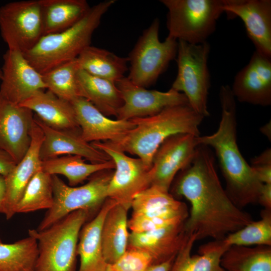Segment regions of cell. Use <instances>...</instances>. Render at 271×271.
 <instances>
[{
	"label": "cell",
	"instance_id": "484cf974",
	"mask_svg": "<svg viewBox=\"0 0 271 271\" xmlns=\"http://www.w3.org/2000/svg\"><path fill=\"white\" fill-rule=\"evenodd\" d=\"M128 209L116 203L107 213L104 219L101 240L103 256L107 264L115 262L128 246L127 212Z\"/></svg>",
	"mask_w": 271,
	"mask_h": 271
},
{
	"label": "cell",
	"instance_id": "4316f807",
	"mask_svg": "<svg viewBox=\"0 0 271 271\" xmlns=\"http://www.w3.org/2000/svg\"><path fill=\"white\" fill-rule=\"evenodd\" d=\"M43 36L63 31L74 25L90 7L85 0H39Z\"/></svg>",
	"mask_w": 271,
	"mask_h": 271
},
{
	"label": "cell",
	"instance_id": "2e32d148",
	"mask_svg": "<svg viewBox=\"0 0 271 271\" xmlns=\"http://www.w3.org/2000/svg\"><path fill=\"white\" fill-rule=\"evenodd\" d=\"M235 99L262 106L271 104V58L255 51L236 74L231 87Z\"/></svg>",
	"mask_w": 271,
	"mask_h": 271
},
{
	"label": "cell",
	"instance_id": "74e56055",
	"mask_svg": "<svg viewBox=\"0 0 271 271\" xmlns=\"http://www.w3.org/2000/svg\"><path fill=\"white\" fill-rule=\"evenodd\" d=\"M250 166L262 184H271L270 148L253 158Z\"/></svg>",
	"mask_w": 271,
	"mask_h": 271
},
{
	"label": "cell",
	"instance_id": "ab89813d",
	"mask_svg": "<svg viewBox=\"0 0 271 271\" xmlns=\"http://www.w3.org/2000/svg\"><path fill=\"white\" fill-rule=\"evenodd\" d=\"M257 203L264 209L271 210V184H263L259 192Z\"/></svg>",
	"mask_w": 271,
	"mask_h": 271
},
{
	"label": "cell",
	"instance_id": "b9f144b4",
	"mask_svg": "<svg viewBox=\"0 0 271 271\" xmlns=\"http://www.w3.org/2000/svg\"><path fill=\"white\" fill-rule=\"evenodd\" d=\"M6 186L5 179L0 176V213H4V203L6 196Z\"/></svg>",
	"mask_w": 271,
	"mask_h": 271
},
{
	"label": "cell",
	"instance_id": "f6af8a7d",
	"mask_svg": "<svg viewBox=\"0 0 271 271\" xmlns=\"http://www.w3.org/2000/svg\"><path fill=\"white\" fill-rule=\"evenodd\" d=\"M107 268V267H106ZM105 271H109L107 269V268L106 269V270Z\"/></svg>",
	"mask_w": 271,
	"mask_h": 271
},
{
	"label": "cell",
	"instance_id": "d6a6232c",
	"mask_svg": "<svg viewBox=\"0 0 271 271\" xmlns=\"http://www.w3.org/2000/svg\"><path fill=\"white\" fill-rule=\"evenodd\" d=\"M79 69L76 58L42 74L46 89L69 102L83 97L77 77Z\"/></svg>",
	"mask_w": 271,
	"mask_h": 271
},
{
	"label": "cell",
	"instance_id": "7c38bea8",
	"mask_svg": "<svg viewBox=\"0 0 271 271\" xmlns=\"http://www.w3.org/2000/svg\"><path fill=\"white\" fill-rule=\"evenodd\" d=\"M115 83L123 101L116 117L117 119L148 117L170 106L189 104L183 93L171 88L164 92L148 90L134 84L125 76Z\"/></svg>",
	"mask_w": 271,
	"mask_h": 271
},
{
	"label": "cell",
	"instance_id": "f35d334b",
	"mask_svg": "<svg viewBox=\"0 0 271 271\" xmlns=\"http://www.w3.org/2000/svg\"><path fill=\"white\" fill-rule=\"evenodd\" d=\"M17 163L7 151L0 149V176L6 178L14 170Z\"/></svg>",
	"mask_w": 271,
	"mask_h": 271
},
{
	"label": "cell",
	"instance_id": "8992f818",
	"mask_svg": "<svg viewBox=\"0 0 271 271\" xmlns=\"http://www.w3.org/2000/svg\"><path fill=\"white\" fill-rule=\"evenodd\" d=\"M168 10V35L191 44L207 41L224 13L223 0H161Z\"/></svg>",
	"mask_w": 271,
	"mask_h": 271
},
{
	"label": "cell",
	"instance_id": "8d00e7d4",
	"mask_svg": "<svg viewBox=\"0 0 271 271\" xmlns=\"http://www.w3.org/2000/svg\"><path fill=\"white\" fill-rule=\"evenodd\" d=\"M186 221L132 215L130 219L128 220V228L131 230V232L142 233L172 225L185 223Z\"/></svg>",
	"mask_w": 271,
	"mask_h": 271
},
{
	"label": "cell",
	"instance_id": "ee69618b",
	"mask_svg": "<svg viewBox=\"0 0 271 271\" xmlns=\"http://www.w3.org/2000/svg\"><path fill=\"white\" fill-rule=\"evenodd\" d=\"M2 77V68L0 67V80L1 79Z\"/></svg>",
	"mask_w": 271,
	"mask_h": 271
},
{
	"label": "cell",
	"instance_id": "83f0119b",
	"mask_svg": "<svg viewBox=\"0 0 271 271\" xmlns=\"http://www.w3.org/2000/svg\"><path fill=\"white\" fill-rule=\"evenodd\" d=\"M77 77L82 97L104 115L116 117L123 101L115 82L92 76L81 69Z\"/></svg>",
	"mask_w": 271,
	"mask_h": 271
},
{
	"label": "cell",
	"instance_id": "d6986e66",
	"mask_svg": "<svg viewBox=\"0 0 271 271\" xmlns=\"http://www.w3.org/2000/svg\"><path fill=\"white\" fill-rule=\"evenodd\" d=\"M71 102L75 110L81 137L88 143H116L135 126L131 119L114 120L108 118L85 98L79 97Z\"/></svg>",
	"mask_w": 271,
	"mask_h": 271
},
{
	"label": "cell",
	"instance_id": "d590c367",
	"mask_svg": "<svg viewBox=\"0 0 271 271\" xmlns=\"http://www.w3.org/2000/svg\"><path fill=\"white\" fill-rule=\"evenodd\" d=\"M154 264L151 256L141 249L128 247L114 263L107 264L109 271H145Z\"/></svg>",
	"mask_w": 271,
	"mask_h": 271
},
{
	"label": "cell",
	"instance_id": "d4e9b609",
	"mask_svg": "<svg viewBox=\"0 0 271 271\" xmlns=\"http://www.w3.org/2000/svg\"><path fill=\"white\" fill-rule=\"evenodd\" d=\"M197 240L195 234H189L177 252L170 271H224L220 265L221 258L229 247L223 239L202 245L198 254L191 251Z\"/></svg>",
	"mask_w": 271,
	"mask_h": 271
},
{
	"label": "cell",
	"instance_id": "e0dca14e",
	"mask_svg": "<svg viewBox=\"0 0 271 271\" xmlns=\"http://www.w3.org/2000/svg\"><path fill=\"white\" fill-rule=\"evenodd\" d=\"M33 112L0 97V149L8 152L17 164L31 143Z\"/></svg>",
	"mask_w": 271,
	"mask_h": 271
},
{
	"label": "cell",
	"instance_id": "52a82bcc",
	"mask_svg": "<svg viewBox=\"0 0 271 271\" xmlns=\"http://www.w3.org/2000/svg\"><path fill=\"white\" fill-rule=\"evenodd\" d=\"M113 172V169L98 171L79 187H71L57 175H51L53 204L36 229H46L73 211L82 209L92 213L101 207L108 198V187Z\"/></svg>",
	"mask_w": 271,
	"mask_h": 271
},
{
	"label": "cell",
	"instance_id": "e575fe53",
	"mask_svg": "<svg viewBox=\"0 0 271 271\" xmlns=\"http://www.w3.org/2000/svg\"><path fill=\"white\" fill-rule=\"evenodd\" d=\"M260 218L253 221L229 234L223 239L228 246L232 245L271 246V210L263 209Z\"/></svg>",
	"mask_w": 271,
	"mask_h": 271
},
{
	"label": "cell",
	"instance_id": "4fadbf2b",
	"mask_svg": "<svg viewBox=\"0 0 271 271\" xmlns=\"http://www.w3.org/2000/svg\"><path fill=\"white\" fill-rule=\"evenodd\" d=\"M197 138L192 134L177 133L162 143L153 158L151 186L169 191L176 175L192 161L199 145Z\"/></svg>",
	"mask_w": 271,
	"mask_h": 271
},
{
	"label": "cell",
	"instance_id": "7a4b0ae2",
	"mask_svg": "<svg viewBox=\"0 0 271 271\" xmlns=\"http://www.w3.org/2000/svg\"><path fill=\"white\" fill-rule=\"evenodd\" d=\"M221 117L217 130L199 136V145L212 147L218 158L226 183L225 191L239 208L257 203L263 185L241 154L237 142L236 104L230 87L219 91Z\"/></svg>",
	"mask_w": 271,
	"mask_h": 271
},
{
	"label": "cell",
	"instance_id": "5b68a950",
	"mask_svg": "<svg viewBox=\"0 0 271 271\" xmlns=\"http://www.w3.org/2000/svg\"><path fill=\"white\" fill-rule=\"evenodd\" d=\"M91 214L78 210L46 229L29 230V235L37 242L34 271H76L79 233Z\"/></svg>",
	"mask_w": 271,
	"mask_h": 271
},
{
	"label": "cell",
	"instance_id": "603a6c76",
	"mask_svg": "<svg viewBox=\"0 0 271 271\" xmlns=\"http://www.w3.org/2000/svg\"><path fill=\"white\" fill-rule=\"evenodd\" d=\"M117 202L107 198L96 216L82 227L79 236L77 253L80 257L78 271H105L101 244V232L105 217Z\"/></svg>",
	"mask_w": 271,
	"mask_h": 271
},
{
	"label": "cell",
	"instance_id": "7bdbcfd3",
	"mask_svg": "<svg viewBox=\"0 0 271 271\" xmlns=\"http://www.w3.org/2000/svg\"><path fill=\"white\" fill-rule=\"evenodd\" d=\"M270 121L260 127V130L262 133L269 140L271 139V125Z\"/></svg>",
	"mask_w": 271,
	"mask_h": 271
},
{
	"label": "cell",
	"instance_id": "277c9868",
	"mask_svg": "<svg viewBox=\"0 0 271 271\" xmlns=\"http://www.w3.org/2000/svg\"><path fill=\"white\" fill-rule=\"evenodd\" d=\"M115 3L106 0L90 7L76 24L59 33L43 36L37 44L24 54L41 74L74 60L91 44L92 37L102 17Z\"/></svg>",
	"mask_w": 271,
	"mask_h": 271
},
{
	"label": "cell",
	"instance_id": "1f68e13d",
	"mask_svg": "<svg viewBox=\"0 0 271 271\" xmlns=\"http://www.w3.org/2000/svg\"><path fill=\"white\" fill-rule=\"evenodd\" d=\"M38 254L37 240L32 236L12 243L0 239V271H34Z\"/></svg>",
	"mask_w": 271,
	"mask_h": 271
},
{
	"label": "cell",
	"instance_id": "7402d4cb",
	"mask_svg": "<svg viewBox=\"0 0 271 271\" xmlns=\"http://www.w3.org/2000/svg\"><path fill=\"white\" fill-rule=\"evenodd\" d=\"M20 105L35 112L42 122L53 129H80L71 102L48 90L37 91Z\"/></svg>",
	"mask_w": 271,
	"mask_h": 271
},
{
	"label": "cell",
	"instance_id": "f1b7e54d",
	"mask_svg": "<svg viewBox=\"0 0 271 271\" xmlns=\"http://www.w3.org/2000/svg\"><path fill=\"white\" fill-rule=\"evenodd\" d=\"M79 69L92 76L116 82L127 71L128 57L89 46L77 58Z\"/></svg>",
	"mask_w": 271,
	"mask_h": 271
},
{
	"label": "cell",
	"instance_id": "cb8c5ba5",
	"mask_svg": "<svg viewBox=\"0 0 271 271\" xmlns=\"http://www.w3.org/2000/svg\"><path fill=\"white\" fill-rule=\"evenodd\" d=\"M132 215L186 221L189 215L186 205L169 192L151 186L137 194L132 200Z\"/></svg>",
	"mask_w": 271,
	"mask_h": 271
},
{
	"label": "cell",
	"instance_id": "4dcf8cb0",
	"mask_svg": "<svg viewBox=\"0 0 271 271\" xmlns=\"http://www.w3.org/2000/svg\"><path fill=\"white\" fill-rule=\"evenodd\" d=\"M220 265L224 271H271V246H230Z\"/></svg>",
	"mask_w": 271,
	"mask_h": 271
},
{
	"label": "cell",
	"instance_id": "8fae6325",
	"mask_svg": "<svg viewBox=\"0 0 271 271\" xmlns=\"http://www.w3.org/2000/svg\"><path fill=\"white\" fill-rule=\"evenodd\" d=\"M91 144L109 156L115 164L108 187V198L129 209L135 196L151 186V168L141 159L127 156L109 142Z\"/></svg>",
	"mask_w": 271,
	"mask_h": 271
},
{
	"label": "cell",
	"instance_id": "836d02e7",
	"mask_svg": "<svg viewBox=\"0 0 271 271\" xmlns=\"http://www.w3.org/2000/svg\"><path fill=\"white\" fill-rule=\"evenodd\" d=\"M51 175L41 168L29 182L18 203L16 213L49 209L53 204Z\"/></svg>",
	"mask_w": 271,
	"mask_h": 271
},
{
	"label": "cell",
	"instance_id": "3957f363",
	"mask_svg": "<svg viewBox=\"0 0 271 271\" xmlns=\"http://www.w3.org/2000/svg\"><path fill=\"white\" fill-rule=\"evenodd\" d=\"M203 118L189 104L170 106L152 116L131 119L134 127L119 141L111 143L124 153L137 156L151 168L154 155L166 139L177 133L200 136Z\"/></svg>",
	"mask_w": 271,
	"mask_h": 271
},
{
	"label": "cell",
	"instance_id": "60d3db41",
	"mask_svg": "<svg viewBox=\"0 0 271 271\" xmlns=\"http://www.w3.org/2000/svg\"><path fill=\"white\" fill-rule=\"evenodd\" d=\"M175 256H173L166 261L153 264L145 271H170Z\"/></svg>",
	"mask_w": 271,
	"mask_h": 271
},
{
	"label": "cell",
	"instance_id": "ac0fdd59",
	"mask_svg": "<svg viewBox=\"0 0 271 271\" xmlns=\"http://www.w3.org/2000/svg\"><path fill=\"white\" fill-rule=\"evenodd\" d=\"M34 119L44 134L40 150L41 161L68 155L81 156L91 163H104L111 160L105 153L85 141L80 129L57 130L44 124L36 115Z\"/></svg>",
	"mask_w": 271,
	"mask_h": 271
},
{
	"label": "cell",
	"instance_id": "6da1fadb",
	"mask_svg": "<svg viewBox=\"0 0 271 271\" xmlns=\"http://www.w3.org/2000/svg\"><path fill=\"white\" fill-rule=\"evenodd\" d=\"M172 192L190 202L185 230L188 234H195L197 240H223L253 220L228 196L216 172L212 152L206 146L197 147L191 162L179 172Z\"/></svg>",
	"mask_w": 271,
	"mask_h": 271
},
{
	"label": "cell",
	"instance_id": "9c48e42d",
	"mask_svg": "<svg viewBox=\"0 0 271 271\" xmlns=\"http://www.w3.org/2000/svg\"><path fill=\"white\" fill-rule=\"evenodd\" d=\"M160 21L155 18L145 29L129 54L127 78L146 88L155 83L177 56L178 41L167 36L159 40Z\"/></svg>",
	"mask_w": 271,
	"mask_h": 271
},
{
	"label": "cell",
	"instance_id": "ba28073f",
	"mask_svg": "<svg viewBox=\"0 0 271 271\" xmlns=\"http://www.w3.org/2000/svg\"><path fill=\"white\" fill-rule=\"evenodd\" d=\"M207 41L191 44L178 41V72L171 89L183 93L191 107L204 118L209 115L207 100L210 86Z\"/></svg>",
	"mask_w": 271,
	"mask_h": 271
},
{
	"label": "cell",
	"instance_id": "30bf717a",
	"mask_svg": "<svg viewBox=\"0 0 271 271\" xmlns=\"http://www.w3.org/2000/svg\"><path fill=\"white\" fill-rule=\"evenodd\" d=\"M0 32L8 49L24 54L43 36L39 0L8 3L0 6Z\"/></svg>",
	"mask_w": 271,
	"mask_h": 271
},
{
	"label": "cell",
	"instance_id": "44dd1931",
	"mask_svg": "<svg viewBox=\"0 0 271 271\" xmlns=\"http://www.w3.org/2000/svg\"><path fill=\"white\" fill-rule=\"evenodd\" d=\"M185 223L170 225L153 231L129 234L128 246L149 253L154 264L176 255L187 238Z\"/></svg>",
	"mask_w": 271,
	"mask_h": 271
},
{
	"label": "cell",
	"instance_id": "ffe728a7",
	"mask_svg": "<svg viewBox=\"0 0 271 271\" xmlns=\"http://www.w3.org/2000/svg\"><path fill=\"white\" fill-rule=\"evenodd\" d=\"M43 139V132L34 119L29 149L12 172L5 178L6 192L3 214L7 219H11L16 214V207L25 188L41 168L40 150Z\"/></svg>",
	"mask_w": 271,
	"mask_h": 271
},
{
	"label": "cell",
	"instance_id": "9a60e30c",
	"mask_svg": "<svg viewBox=\"0 0 271 271\" xmlns=\"http://www.w3.org/2000/svg\"><path fill=\"white\" fill-rule=\"evenodd\" d=\"M227 18H239L256 51L271 58V1L223 0Z\"/></svg>",
	"mask_w": 271,
	"mask_h": 271
},
{
	"label": "cell",
	"instance_id": "f546056e",
	"mask_svg": "<svg viewBox=\"0 0 271 271\" xmlns=\"http://www.w3.org/2000/svg\"><path fill=\"white\" fill-rule=\"evenodd\" d=\"M85 161L77 155L62 156L41 161V169L50 175L65 176L68 185L75 187L98 171L115 168V164L111 159L101 163H87Z\"/></svg>",
	"mask_w": 271,
	"mask_h": 271
},
{
	"label": "cell",
	"instance_id": "5bb4252c",
	"mask_svg": "<svg viewBox=\"0 0 271 271\" xmlns=\"http://www.w3.org/2000/svg\"><path fill=\"white\" fill-rule=\"evenodd\" d=\"M3 60L1 97L20 105L37 91L46 89L42 74L30 64L24 54L8 49Z\"/></svg>",
	"mask_w": 271,
	"mask_h": 271
}]
</instances>
